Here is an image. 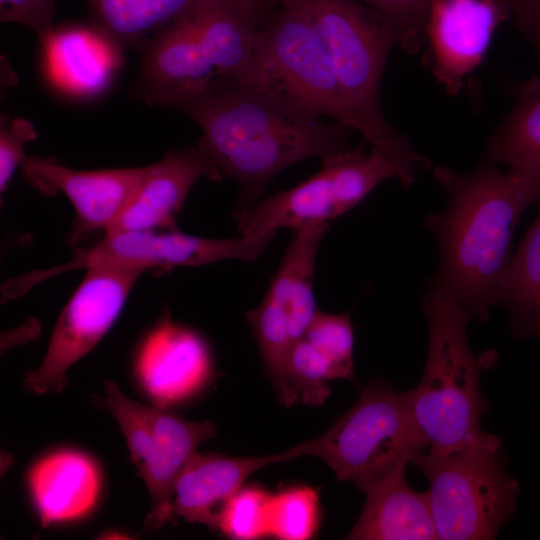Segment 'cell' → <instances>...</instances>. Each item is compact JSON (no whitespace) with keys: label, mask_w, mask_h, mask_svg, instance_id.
Returning <instances> with one entry per match:
<instances>
[{"label":"cell","mask_w":540,"mask_h":540,"mask_svg":"<svg viewBox=\"0 0 540 540\" xmlns=\"http://www.w3.org/2000/svg\"><path fill=\"white\" fill-rule=\"evenodd\" d=\"M433 176L447 196L424 225L439 246V267L427 291L451 299L485 321L498 304L511 242L523 212L540 200V181L487 160L465 173L439 165Z\"/></svg>","instance_id":"1"},{"label":"cell","mask_w":540,"mask_h":540,"mask_svg":"<svg viewBox=\"0 0 540 540\" xmlns=\"http://www.w3.org/2000/svg\"><path fill=\"white\" fill-rule=\"evenodd\" d=\"M201 129L197 147L218 181L233 178L240 196L255 204L282 170L306 159L354 149L348 127L256 87H217L175 106Z\"/></svg>","instance_id":"2"},{"label":"cell","mask_w":540,"mask_h":540,"mask_svg":"<svg viewBox=\"0 0 540 540\" xmlns=\"http://www.w3.org/2000/svg\"><path fill=\"white\" fill-rule=\"evenodd\" d=\"M304 14L316 30L336 74L355 131L397 166L403 188L431 162L386 120L380 86L390 50L398 45L394 25L356 0H280Z\"/></svg>","instance_id":"3"},{"label":"cell","mask_w":540,"mask_h":540,"mask_svg":"<svg viewBox=\"0 0 540 540\" xmlns=\"http://www.w3.org/2000/svg\"><path fill=\"white\" fill-rule=\"evenodd\" d=\"M421 305L428 324L427 360L419 384L404 394L428 451L501 446L497 436L481 428L490 405L480 387V373L494 363L496 354L473 353L467 338L472 317L461 304L426 290Z\"/></svg>","instance_id":"4"},{"label":"cell","mask_w":540,"mask_h":540,"mask_svg":"<svg viewBox=\"0 0 540 540\" xmlns=\"http://www.w3.org/2000/svg\"><path fill=\"white\" fill-rule=\"evenodd\" d=\"M299 447L302 456L320 458L339 481L351 482L365 494L412 463L429 444L404 392L374 380L324 433Z\"/></svg>","instance_id":"5"},{"label":"cell","mask_w":540,"mask_h":540,"mask_svg":"<svg viewBox=\"0 0 540 540\" xmlns=\"http://www.w3.org/2000/svg\"><path fill=\"white\" fill-rule=\"evenodd\" d=\"M412 464L429 482L437 539H494L515 511L519 485L507 473L501 446L424 451Z\"/></svg>","instance_id":"6"},{"label":"cell","mask_w":540,"mask_h":540,"mask_svg":"<svg viewBox=\"0 0 540 540\" xmlns=\"http://www.w3.org/2000/svg\"><path fill=\"white\" fill-rule=\"evenodd\" d=\"M244 87L264 89L355 131L321 39L307 17L286 4L281 3L270 23L259 27Z\"/></svg>","instance_id":"7"},{"label":"cell","mask_w":540,"mask_h":540,"mask_svg":"<svg viewBox=\"0 0 540 540\" xmlns=\"http://www.w3.org/2000/svg\"><path fill=\"white\" fill-rule=\"evenodd\" d=\"M398 177L395 163L374 147L369 153L354 148L331 155L307 180L241 208L235 214L237 227L241 235L253 236L327 223L357 206L380 183Z\"/></svg>","instance_id":"8"},{"label":"cell","mask_w":540,"mask_h":540,"mask_svg":"<svg viewBox=\"0 0 540 540\" xmlns=\"http://www.w3.org/2000/svg\"><path fill=\"white\" fill-rule=\"evenodd\" d=\"M104 392L106 406L118 422L151 496L145 527L161 528L174 519L172 500L178 477L200 444L216 435L217 428L209 420L192 422L166 408L135 402L111 380L105 382Z\"/></svg>","instance_id":"9"},{"label":"cell","mask_w":540,"mask_h":540,"mask_svg":"<svg viewBox=\"0 0 540 540\" xmlns=\"http://www.w3.org/2000/svg\"><path fill=\"white\" fill-rule=\"evenodd\" d=\"M276 233L267 232L238 238H203L169 232L131 230L105 237L82 250L70 261L50 269L33 271L8 281L14 296L21 295L40 282L64 272L95 266H113L149 270L176 266H200L229 259L255 261Z\"/></svg>","instance_id":"10"},{"label":"cell","mask_w":540,"mask_h":540,"mask_svg":"<svg viewBox=\"0 0 540 540\" xmlns=\"http://www.w3.org/2000/svg\"><path fill=\"white\" fill-rule=\"evenodd\" d=\"M85 275L63 308L41 364L25 385L35 393L60 392L66 372L86 355L113 325L141 269L95 266Z\"/></svg>","instance_id":"11"},{"label":"cell","mask_w":540,"mask_h":540,"mask_svg":"<svg viewBox=\"0 0 540 540\" xmlns=\"http://www.w3.org/2000/svg\"><path fill=\"white\" fill-rule=\"evenodd\" d=\"M512 14L508 0H433L425 43L431 71L457 95L482 62L499 25Z\"/></svg>","instance_id":"12"},{"label":"cell","mask_w":540,"mask_h":540,"mask_svg":"<svg viewBox=\"0 0 540 540\" xmlns=\"http://www.w3.org/2000/svg\"><path fill=\"white\" fill-rule=\"evenodd\" d=\"M135 93L152 106L174 109L203 91L225 86L196 33L192 11L140 47Z\"/></svg>","instance_id":"13"},{"label":"cell","mask_w":540,"mask_h":540,"mask_svg":"<svg viewBox=\"0 0 540 540\" xmlns=\"http://www.w3.org/2000/svg\"><path fill=\"white\" fill-rule=\"evenodd\" d=\"M22 167L30 183L43 194L62 192L71 201L76 217L70 242L78 243L98 229L106 231L118 219L149 165L88 171L71 169L52 159L28 157Z\"/></svg>","instance_id":"14"},{"label":"cell","mask_w":540,"mask_h":540,"mask_svg":"<svg viewBox=\"0 0 540 540\" xmlns=\"http://www.w3.org/2000/svg\"><path fill=\"white\" fill-rule=\"evenodd\" d=\"M213 372L210 350L194 330L162 321L146 338L136 373L155 406L165 408L194 396Z\"/></svg>","instance_id":"15"},{"label":"cell","mask_w":540,"mask_h":540,"mask_svg":"<svg viewBox=\"0 0 540 540\" xmlns=\"http://www.w3.org/2000/svg\"><path fill=\"white\" fill-rule=\"evenodd\" d=\"M204 176L218 181L211 160L197 146L170 151L149 165L145 178L105 234L174 229L176 214L194 184Z\"/></svg>","instance_id":"16"},{"label":"cell","mask_w":540,"mask_h":540,"mask_svg":"<svg viewBox=\"0 0 540 540\" xmlns=\"http://www.w3.org/2000/svg\"><path fill=\"white\" fill-rule=\"evenodd\" d=\"M301 456L299 445L278 454L254 457L196 452L177 479L173 515L216 529L223 506L254 472Z\"/></svg>","instance_id":"17"},{"label":"cell","mask_w":540,"mask_h":540,"mask_svg":"<svg viewBox=\"0 0 540 540\" xmlns=\"http://www.w3.org/2000/svg\"><path fill=\"white\" fill-rule=\"evenodd\" d=\"M41 523L69 521L87 514L100 491L98 465L87 454L61 450L41 458L28 475Z\"/></svg>","instance_id":"18"},{"label":"cell","mask_w":540,"mask_h":540,"mask_svg":"<svg viewBox=\"0 0 540 540\" xmlns=\"http://www.w3.org/2000/svg\"><path fill=\"white\" fill-rule=\"evenodd\" d=\"M401 467L365 493L364 508L347 538L355 540H434L428 493L407 483Z\"/></svg>","instance_id":"19"},{"label":"cell","mask_w":540,"mask_h":540,"mask_svg":"<svg viewBox=\"0 0 540 540\" xmlns=\"http://www.w3.org/2000/svg\"><path fill=\"white\" fill-rule=\"evenodd\" d=\"M328 223H312L295 231L273 276L266 297L285 309L293 344L302 339L318 309L313 293L315 261Z\"/></svg>","instance_id":"20"},{"label":"cell","mask_w":540,"mask_h":540,"mask_svg":"<svg viewBox=\"0 0 540 540\" xmlns=\"http://www.w3.org/2000/svg\"><path fill=\"white\" fill-rule=\"evenodd\" d=\"M207 0H86L93 26L117 49L143 43Z\"/></svg>","instance_id":"21"},{"label":"cell","mask_w":540,"mask_h":540,"mask_svg":"<svg viewBox=\"0 0 540 540\" xmlns=\"http://www.w3.org/2000/svg\"><path fill=\"white\" fill-rule=\"evenodd\" d=\"M487 160L506 163L540 181V79L517 89L515 103L486 142Z\"/></svg>","instance_id":"22"},{"label":"cell","mask_w":540,"mask_h":540,"mask_svg":"<svg viewBox=\"0 0 540 540\" xmlns=\"http://www.w3.org/2000/svg\"><path fill=\"white\" fill-rule=\"evenodd\" d=\"M498 304L516 335L540 337V210L502 279Z\"/></svg>","instance_id":"23"},{"label":"cell","mask_w":540,"mask_h":540,"mask_svg":"<svg viewBox=\"0 0 540 540\" xmlns=\"http://www.w3.org/2000/svg\"><path fill=\"white\" fill-rule=\"evenodd\" d=\"M258 343L267 377L278 401L290 407L299 401L288 378V363L293 346L287 313L264 296L262 302L245 313Z\"/></svg>","instance_id":"24"},{"label":"cell","mask_w":540,"mask_h":540,"mask_svg":"<svg viewBox=\"0 0 540 540\" xmlns=\"http://www.w3.org/2000/svg\"><path fill=\"white\" fill-rule=\"evenodd\" d=\"M321 509L315 488L285 487L272 495L270 536L281 540H308L319 529Z\"/></svg>","instance_id":"25"},{"label":"cell","mask_w":540,"mask_h":540,"mask_svg":"<svg viewBox=\"0 0 540 540\" xmlns=\"http://www.w3.org/2000/svg\"><path fill=\"white\" fill-rule=\"evenodd\" d=\"M272 495L261 486L244 485L223 506L216 529L238 540L270 536Z\"/></svg>","instance_id":"26"},{"label":"cell","mask_w":540,"mask_h":540,"mask_svg":"<svg viewBox=\"0 0 540 540\" xmlns=\"http://www.w3.org/2000/svg\"><path fill=\"white\" fill-rule=\"evenodd\" d=\"M303 338L329 361L335 379L355 378L350 313L331 314L318 310Z\"/></svg>","instance_id":"27"},{"label":"cell","mask_w":540,"mask_h":540,"mask_svg":"<svg viewBox=\"0 0 540 540\" xmlns=\"http://www.w3.org/2000/svg\"><path fill=\"white\" fill-rule=\"evenodd\" d=\"M290 385L302 403L319 407L330 395L328 381L335 379L329 361L306 339L296 341L288 363Z\"/></svg>","instance_id":"28"},{"label":"cell","mask_w":540,"mask_h":540,"mask_svg":"<svg viewBox=\"0 0 540 540\" xmlns=\"http://www.w3.org/2000/svg\"><path fill=\"white\" fill-rule=\"evenodd\" d=\"M380 13L396 28L398 45L409 54L420 52L433 0H356Z\"/></svg>","instance_id":"29"},{"label":"cell","mask_w":540,"mask_h":540,"mask_svg":"<svg viewBox=\"0 0 540 540\" xmlns=\"http://www.w3.org/2000/svg\"><path fill=\"white\" fill-rule=\"evenodd\" d=\"M37 137L33 124L21 117L9 118L2 114L0 118V191L4 192L19 166H23L28 157L24 153V144Z\"/></svg>","instance_id":"30"},{"label":"cell","mask_w":540,"mask_h":540,"mask_svg":"<svg viewBox=\"0 0 540 540\" xmlns=\"http://www.w3.org/2000/svg\"><path fill=\"white\" fill-rule=\"evenodd\" d=\"M55 0H0V20L32 29L44 45L53 33Z\"/></svg>","instance_id":"31"},{"label":"cell","mask_w":540,"mask_h":540,"mask_svg":"<svg viewBox=\"0 0 540 540\" xmlns=\"http://www.w3.org/2000/svg\"><path fill=\"white\" fill-rule=\"evenodd\" d=\"M508 2L521 31L540 16V0H508Z\"/></svg>","instance_id":"32"},{"label":"cell","mask_w":540,"mask_h":540,"mask_svg":"<svg viewBox=\"0 0 540 540\" xmlns=\"http://www.w3.org/2000/svg\"><path fill=\"white\" fill-rule=\"evenodd\" d=\"M271 1L272 0H238L246 13L256 21H258L259 15Z\"/></svg>","instance_id":"33"},{"label":"cell","mask_w":540,"mask_h":540,"mask_svg":"<svg viewBox=\"0 0 540 540\" xmlns=\"http://www.w3.org/2000/svg\"><path fill=\"white\" fill-rule=\"evenodd\" d=\"M540 54V16L522 30Z\"/></svg>","instance_id":"34"}]
</instances>
